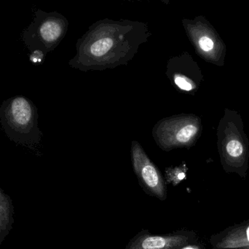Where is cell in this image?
<instances>
[{
  "label": "cell",
  "mask_w": 249,
  "mask_h": 249,
  "mask_svg": "<svg viewBox=\"0 0 249 249\" xmlns=\"http://www.w3.org/2000/svg\"><path fill=\"white\" fill-rule=\"evenodd\" d=\"M41 37L45 42L52 43L59 38L61 35V27L59 23L53 20H48L41 26Z\"/></svg>",
  "instance_id": "9"
},
{
  "label": "cell",
  "mask_w": 249,
  "mask_h": 249,
  "mask_svg": "<svg viewBox=\"0 0 249 249\" xmlns=\"http://www.w3.org/2000/svg\"><path fill=\"white\" fill-rule=\"evenodd\" d=\"M213 249H235L249 246V219L226 228L209 238Z\"/></svg>",
  "instance_id": "6"
},
{
  "label": "cell",
  "mask_w": 249,
  "mask_h": 249,
  "mask_svg": "<svg viewBox=\"0 0 249 249\" xmlns=\"http://www.w3.org/2000/svg\"><path fill=\"white\" fill-rule=\"evenodd\" d=\"M177 249H205L204 246L201 243L197 242L193 243V244H187Z\"/></svg>",
  "instance_id": "12"
},
{
  "label": "cell",
  "mask_w": 249,
  "mask_h": 249,
  "mask_svg": "<svg viewBox=\"0 0 249 249\" xmlns=\"http://www.w3.org/2000/svg\"><path fill=\"white\" fill-rule=\"evenodd\" d=\"M217 147L221 165L228 174L247 178L249 168V140L241 114L225 108L218 124Z\"/></svg>",
  "instance_id": "1"
},
{
  "label": "cell",
  "mask_w": 249,
  "mask_h": 249,
  "mask_svg": "<svg viewBox=\"0 0 249 249\" xmlns=\"http://www.w3.org/2000/svg\"><path fill=\"white\" fill-rule=\"evenodd\" d=\"M133 171L142 190L148 196L160 200L167 199V186L160 171L149 159L143 147L136 141H133L130 148Z\"/></svg>",
  "instance_id": "4"
},
{
  "label": "cell",
  "mask_w": 249,
  "mask_h": 249,
  "mask_svg": "<svg viewBox=\"0 0 249 249\" xmlns=\"http://www.w3.org/2000/svg\"><path fill=\"white\" fill-rule=\"evenodd\" d=\"M171 173L174 174H168L167 180L169 184H173L174 186L177 185L185 177V171L179 168L171 170Z\"/></svg>",
  "instance_id": "11"
},
{
  "label": "cell",
  "mask_w": 249,
  "mask_h": 249,
  "mask_svg": "<svg viewBox=\"0 0 249 249\" xmlns=\"http://www.w3.org/2000/svg\"><path fill=\"white\" fill-rule=\"evenodd\" d=\"M198 46L202 52L206 54L213 53L215 48L214 42L208 36H202L198 41Z\"/></svg>",
  "instance_id": "10"
},
{
  "label": "cell",
  "mask_w": 249,
  "mask_h": 249,
  "mask_svg": "<svg viewBox=\"0 0 249 249\" xmlns=\"http://www.w3.org/2000/svg\"><path fill=\"white\" fill-rule=\"evenodd\" d=\"M14 222L13 200L0 187V246L11 232Z\"/></svg>",
  "instance_id": "8"
},
{
  "label": "cell",
  "mask_w": 249,
  "mask_h": 249,
  "mask_svg": "<svg viewBox=\"0 0 249 249\" xmlns=\"http://www.w3.org/2000/svg\"><path fill=\"white\" fill-rule=\"evenodd\" d=\"M235 249H249V247H241V248H238Z\"/></svg>",
  "instance_id": "13"
},
{
  "label": "cell",
  "mask_w": 249,
  "mask_h": 249,
  "mask_svg": "<svg viewBox=\"0 0 249 249\" xmlns=\"http://www.w3.org/2000/svg\"><path fill=\"white\" fill-rule=\"evenodd\" d=\"M0 123L12 142L34 152L39 149L42 133L38 126L37 109L30 99L15 96L4 101Z\"/></svg>",
  "instance_id": "2"
},
{
  "label": "cell",
  "mask_w": 249,
  "mask_h": 249,
  "mask_svg": "<svg viewBox=\"0 0 249 249\" xmlns=\"http://www.w3.org/2000/svg\"><path fill=\"white\" fill-rule=\"evenodd\" d=\"M197 241V233L193 231L181 230L157 235L143 230L129 241L124 249H177Z\"/></svg>",
  "instance_id": "5"
},
{
  "label": "cell",
  "mask_w": 249,
  "mask_h": 249,
  "mask_svg": "<svg viewBox=\"0 0 249 249\" xmlns=\"http://www.w3.org/2000/svg\"><path fill=\"white\" fill-rule=\"evenodd\" d=\"M203 124L194 114H180L163 118L152 129V136L162 150L169 152L180 148L193 147L200 139Z\"/></svg>",
  "instance_id": "3"
},
{
  "label": "cell",
  "mask_w": 249,
  "mask_h": 249,
  "mask_svg": "<svg viewBox=\"0 0 249 249\" xmlns=\"http://www.w3.org/2000/svg\"><path fill=\"white\" fill-rule=\"evenodd\" d=\"M167 77L176 89L190 94H194L199 90L204 80L197 67H169Z\"/></svg>",
  "instance_id": "7"
}]
</instances>
